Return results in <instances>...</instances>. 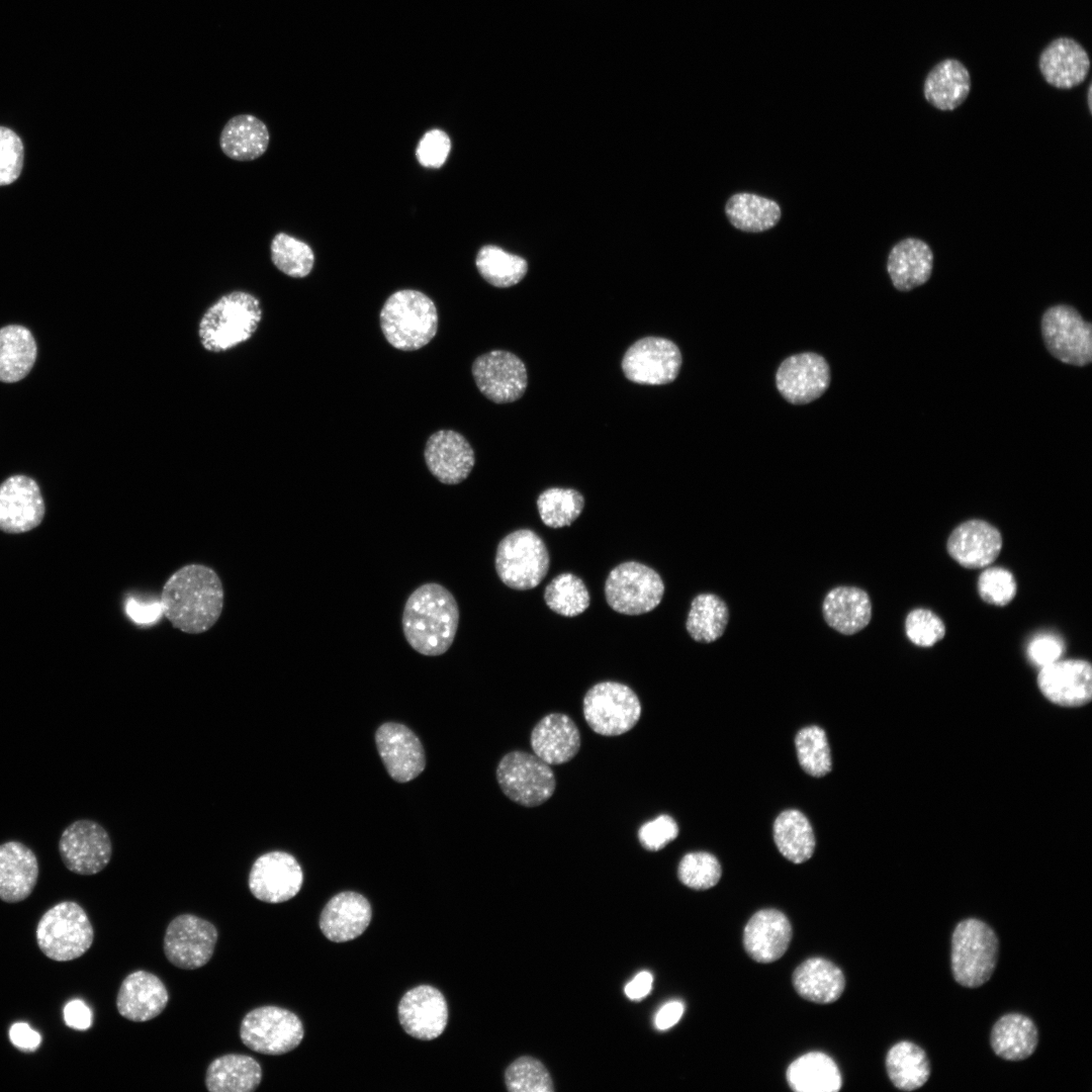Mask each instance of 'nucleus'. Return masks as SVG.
<instances>
[{"instance_id":"nucleus-1","label":"nucleus","mask_w":1092,"mask_h":1092,"mask_svg":"<svg viewBox=\"0 0 1092 1092\" xmlns=\"http://www.w3.org/2000/svg\"><path fill=\"white\" fill-rule=\"evenodd\" d=\"M223 589L217 574L203 565L176 571L162 590V612L175 628L190 634L208 630L220 616Z\"/></svg>"},{"instance_id":"nucleus-2","label":"nucleus","mask_w":1092,"mask_h":1092,"mask_svg":"<svg viewBox=\"0 0 1092 1092\" xmlns=\"http://www.w3.org/2000/svg\"><path fill=\"white\" fill-rule=\"evenodd\" d=\"M401 624L413 649L427 656L442 655L451 647L458 629V604L442 584L424 583L407 598Z\"/></svg>"},{"instance_id":"nucleus-3","label":"nucleus","mask_w":1092,"mask_h":1092,"mask_svg":"<svg viewBox=\"0 0 1092 1092\" xmlns=\"http://www.w3.org/2000/svg\"><path fill=\"white\" fill-rule=\"evenodd\" d=\"M261 320L258 297L248 291H232L206 309L199 322V340L205 350L221 353L249 340Z\"/></svg>"},{"instance_id":"nucleus-4","label":"nucleus","mask_w":1092,"mask_h":1092,"mask_svg":"<svg viewBox=\"0 0 1092 1092\" xmlns=\"http://www.w3.org/2000/svg\"><path fill=\"white\" fill-rule=\"evenodd\" d=\"M380 327L387 342L402 351L426 346L436 335L438 312L425 293L401 289L392 293L380 311Z\"/></svg>"},{"instance_id":"nucleus-5","label":"nucleus","mask_w":1092,"mask_h":1092,"mask_svg":"<svg viewBox=\"0 0 1092 1092\" xmlns=\"http://www.w3.org/2000/svg\"><path fill=\"white\" fill-rule=\"evenodd\" d=\"M999 940L991 926L977 918L960 921L951 935L950 966L953 979L967 988L984 985L998 961Z\"/></svg>"},{"instance_id":"nucleus-6","label":"nucleus","mask_w":1092,"mask_h":1092,"mask_svg":"<svg viewBox=\"0 0 1092 1092\" xmlns=\"http://www.w3.org/2000/svg\"><path fill=\"white\" fill-rule=\"evenodd\" d=\"M35 933L39 949L57 962L82 957L94 939L85 910L72 901L61 902L49 909L38 921Z\"/></svg>"},{"instance_id":"nucleus-7","label":"nucleus","mask_w":1092,"mask_h":1092,"mask_svg":"<svg viewBox=\"0 0 1092 1092\" xmlns=\"http://www.w3.org/2000/svg\"><path fill=\"white\" fill-rule=\"evenodd\" d=\"M550 564L548 549L538 534L519 529L497 545L494 565L499 579L509 587L527 590L546 576Z\"/></svg>"},{"instance_id":"nucleus-8","label":"nucleus","mask_w":1092,"mask_h":1092,"mask_svg":"<svg viewBox=\"0 0 1092 1092\" xmlns=\"http://www.w3.org/2000/svg\"><path fill=\"white\" fill-rule=\"evenodd\" d=\"M583 716L589 728L603 736H618L630 731L641 716V703L628 686L601 681L583 698Z\"/></svg>"},{"instance_id":"nucleus-9","label":"nucleus","mask_w":1092,"mask_h":1092,"mask_svg":"<svg viewBox=\"0 0 1092 1092\" xmlns=\"http://www.w3.org/2000/svg\"><path fill=\"white\" fill-rule=\"evenodd\" d=\"M495 775L504 794L525 807L542 805L552 797L556 788L550 765L536 754L526 751L507 753L499 760Z\"/></svg>"},{"instance_id":"nucleus-10","label":"nucleus","mask_w":1092,"mask_h":1092,"mask_svg":"<svg viewBox=\"0 0 1092 1092\" xmlns=\"http://www.w3.org/2000/svg\"><path fill=\"white\" fill-rule=\"evenodd\" d=\"M664 595V583L651 567L636 561L615 566L605 582L608 605L624 615H642L654 610Z\"/></svg>"},{"instance_id":"nucleus-11","label":"nucleus","mask_w":1092,"mask_h":1092,"mask_svg":"<svg viewBox=\"0 0 1092 1092\" xmlns=\"http://www.w3.org/2000/svg\"><path fill=\"white\" fill-rule=\"evenodd\" d=\"M303 1034L299 1017L277 1006H261L249 1011L240 1025L242 1042L253 1052L270 1056L296 1049Z\"/></svg>"},{"instance_id":"nucleus-12","label":"nucleus","mask_w":1092,"mask_h":1092,"mask_svg":"<svg viewBox=\"0 0 1092 1092\" xmlns=\"http://www.w3.org/2000/svg\"><path fill=\"white\" fill-rule=\"evenodd\" d=\"M1041 332L1046 348L1060 361L1085 366L1092 359V329L1072 306L1055 305L1045 310Z\"/></svg>"},{"instance_id":"nucleus-13","label":"nucleus","mask_w":1092,"mask_h":1092,"mask_svg":"<svg viewBox=\"0 0 1092 1092\" xmlns=\"http://www.w3.org/2000/svg\"><path fill=\"white\" fill-rule=\"evenodd\" d=\"M217 938V929L211 922L192 914H181L168 924L163 949L173 966L195 970L210 961Z\"/></svg>"},{"instance_id":"nucleus-14","label":"nucleus","mask_w":1092,"mask_h":1092,"mask_svg":"<svg viewBox=\"0 0 1092 1092\" xmlns=\"http://www.w3.org/2000/svg\"><path fill=\"white\" fill-rule=\"evenodd\" d=\"M59 853L69 871L84 876L95 875L111 859V839L99 823L89 819L76 820L62 832Z\"/></svg>"},{"instance_id":"nucleus-15","label":"nucleus","mask_w":1092,"mask_h":1092,"mask_svg":"<svg viewBox=\"0 0 1092 1092\" xmlns=\"http://www.w3.org/2000/svg\"><path fill=\"white\" fill-rule=\"evenodd\" d=\"M681 354L670 340L645 337L625 352L622 369L627 379L638 384L662 385L678 375Z\"/></svg>"},{"instance_id":"nucleus-16","label":"nucleus","mask_w":1092,"mask_h":1092,"mask_svg":"<svg viewBox=\"0 0 1092 1092\" xmlns=\"http://www.w3.org/2000/svg\"><path fill=\"white\" fill-rule=\"evenodd\" d=\"M471 370L479 391L495 403L521 398L528 385L524 362L509 351L493 350L478 356Z\"/></svg>"},{"instance_id":"nucleus-17","label":"nucleus","mask_w":1092,"mask_h":1092,"mask_svg":"<svg viewBox=\"0 0 1092 1092\" xmlns=\"http://www.w3.org/2000/svg\"><path fill=\"white\" fill-rule=\"evenodd\" d=\"M303 873L296 858L288 852L275 850L260 855L249 874L252 895L265 903H283L299 892Z\"/></svg>"},{"instance_id":"nucleus-18","label":"nucleus","mask_w":1092,"mask_h":1092,"mask_svg":"<svg viewBox=\"0 0 1092 1092\" xmlns=\"http://www.w3.org/2000/svg\"><path fill=\"white\" fill-rule=\"evenodd\" d=\"M1037 687L1052 704L1079 708L1092 699V666L1085 659L1057 660L1040 667Z\"/></svg>"},{"instance_id":"nucleus-19","label":"nucleus","mask_w":1092,"mask_h":1092,"mask_svg":"<svg viewBox=\"0 0 1092 1092\" xmlns=\"http://www.w3.org/2000/svg\"><path fill=\"white\" fill-rule=\"evenodd\" d=\"M378 754L386 771L397 783L416 779L426 766L424 747L405 725L386 722L375 732Z\"/></svg>"},{"instance_id":"nucleus-20","label":"nucleus","mask_w":1092,"mask_h":1092,"mask_svg":"<svg viewBox=\"0 0 1092 1092\" xmlns=\"http://www.w3.org/2000/svg\"><path fill=\"white\" fill-rule=\"evenodd\" d=\"M46 512L37 482L26 475L15 474L0 483V530L19 534L37 527Z\"/></svg>"},{"instance_id":"nucleus-21","label":"nucleus","mask_w":1092,"mask_h":1092,"mask_svg":"<svg viewBox=\"0 0 1092 1092\" xmlns=\"http://www.w3.org/2000/svg\"><path fill=\"white\" fill-rule=\"evenodd\" d=\"M830 383L826 360L815 353L793 355L782 362L776 384L783 397L793 404H805L820 397Z\"/></svg>"},{"instance_id":"nucleus-22","label":"nucleus","mask_w":1092,"mask_h":1092,"mask_svg":"<svg viewBox=\"0 0 1092 1092\" xmlns=\"http://www.w3.org/2000/svg\"><path fill=\"white\" fill-rule=\"evenodd\" d=\"M397 1011L403 1030L418 1039L432 1040L441 1035L447 1025L446 1000L432 986L421 985L408 990L400 999Z\"/></svg>"},{"instance_id":"nucleus-23","label":"nucleus","mask_w":1092,"mask_h":1092,"mask_svg":"<svg viewBox=\"0 0 1092 1092\" xmlns=\"http://www.w3.org/2000/svg\"><path fill=\"white\" fill-rule=\"evenodd\" d=\"M1002 546L1001 532L980 519L961 523L951 531L946 541L949 556L969 569L991 565L999 556Z\"/></svg>"},{"instance_id":"nucleus-24","label":"nucleus","mask_w":1092,"mask_h":1092,"mask_svg":"<svg viewBox=\"0 0 1092 1092\" xmlns=\"http://www.w3.org/2000/svg\"><path fill=\"white\" fill-rule=\"evenodd\" d=\"M424 457L429 471L445 484L465 480L475 463L469 442L453 430H440L432 434L426 443Z\"/></svg>"},{"instance_id":"nucleus-25","label":"nucleus","mask_w":1092,"mask_h":1092,"mask_svg":"<svg viewBox=\"0 0 1092 1092\" xmlns=\"http://www.w3.org/2000/svg\"><path fill=\"white\" fill-rule=\"evenodd\" d=\"M791 939V923L788 917L777 909L755 912L743 930L745 951L752 960L762 964L772 963L783 957Z\"/></svg>"},{"instance_id":"nucleus-26","label":"nucleus","mask_w":1092,"mask_h":1092,"mask_svg":"<svg viewBox=\"0 0 1092 1092\" xmlns=\"http://www.w3.org/2000/svg\"><path fill=\"white\" fill-rule=\"evenodd\" d=\"M168 1001L169 994L162 980L150 972L139 970L122 981L116 1007L122 1017L144 1022L160 1015Z\"/></svg>"},{"instance_id":"nucleus-27","label":"nucleus","mask_w":1092,"mask_h":1092,"mask_svg":"<svg viewBox=\"0 0 1092 1092\" xmlns=\"http://www.w3.org/2000/svg\"><path fill=\"white\" fill-rule=\"evenodd\" d=\"M1038 68L1048 84L1058 89H1072L1087 78L1090 59L1077 40L1058 37L1041 52Z\"/></svg>"},{"instance_id":"nucleus-28","label":"nucleus","mask_w":1092,"mask_h":1092,"mask_svg":"<svg viewBox=\"0 0 1092 1092\" xmlns=\"http://www.w3.org/2000/svg\"><path fill=\"white\" fill-rule=\"evenodd\" d=\"M369 901L359 893L344 891L329 900L320 916L323 934L334 942L360 936L371 921Z\"/></svg>"},{"instance_id":"nucleus-29","label":"nucleus","mask_w":1092,"mask_h":1092,"mask_svg":"<svg viewBox=\"0 0 1092 1092\" xmlns=\"http://www.w3.org/2000/svg\"><path fill=\"white\" fill-rule=\"evenodd\" d=\"M531 747L549 765L570 761L579 751L580 733L573 720L562 713L543 717L533 728Z\"/></svg>"},{"instance_id":"nucleus-30","label":"nucleus","mask_w":1092,"mask_h":1092,"mask_svg":"<svg viewBox=\"0 0 1092 1092\" xmlns=\"http://www.w3.org/2000/svg\"><path fill=\"white\" fill-rule=\"evenodd\" d=\"M38 861L28 846L10 840L0 844V899L7 903L25 900L38 878Z\"/></svg>"},{"instance_id":"nucleus-31","label":"nucleus","mask_w":1092,"mask_h":1092,"mask_svg":"<svg viewBox=\"0 0 1092 1092\" xmlns=\"http://www.w3.org/2000/svg\"><path fill=\"white\" fill-rule=\"evenodd\" d=\"M933 253L924 241L906 238L890 251L887 270L894 287L910 291L924 284L931 276Z\"/></svg>"},{"instance_id":"nucleus-32","label":"nucleus","mask_w":1092,"mask_h":1092,"mask_svg":"<svg viewBox=\"0 0 1092 1092\" xmlns=\"http://www.w3.org/2000/svg\"><path fill=\"white\" fill-rule=\"evenodd\" d=\"M822 613L831 628L843 635H852L869 625L872 602L868 593L859 587L836 586L825 596Z\"/></svg>"},{"instance_id":"nucleus-33","label":"nucleus","mask_w":1092,"mask_h":1092,"mask_svg":"<svg viewBox=\"0 0 1092 1092\" xmlns=\"http://www.w3.org/2000/svg\"><path fill=\"white\" fill-rule=\"evenodd\" d=\"M971 76L966 66L957 59H944L927 74L923 94L926 101L942 111H951L962 105L971 91Z\"/></svg>"},{"instance_id":"nucleus-34","label":"nucleus","mask_w":1092,"mask_h":1092,"mask_svg":"<svg viewBox=\"0 0 1092 1092\" xmlns=\"http://www.w3.org/2000/svg\"><path fill=\"white\" fill-rule=\"evenodd\" d=\"M270 133L267 125L255 115L242 113L230 118L219 134V147L230 159L253 161L267 151Z\"/></svg>"},{"instance_id":"nucleus-35","label":"nucleus","mask_w":1092,"mask_h":1092,"mask_svg":"<svg viewBox=\"0 0 1092 1092\" xmlns=\"http://www.w3.org/2000/svg\"><path fill=\"white\" fill-rule=\"evenodd\" d=\"M792 982L802 998L819 1004L836 1001L845 987L842 971L823 958H811L799 965Z\"/></svg>"},{"instance_id":"nucleus-36","label":"nucleus","mask_w":1092,"mask_h":1092,"mask_svg":"<svg viewBox=\"0 0 1092 1092\" xmlns=\"http://www.w3.org/2000/svg\"><path fill=\"white\" fill-rule=\"evenodd\" d=\"M262 1080L260 1064L252 1057L228 1054L214 1059L205 1074L210 1092H252Z\"/></svg>"},{"instance_id":"nucleus-37","label":"nucleus","mask_w":1092,"mask_h":1092,"mask_svg":"<svg viewBox=\"0 0 1092 1092\" xmlns=\"http://www.w3.org/2000/svg\"><path fill=\"white\" fill-rule=\"evenodd\" d=\"M1038 1043L1035 1023L1020 1013H1007L993 1025L990 1044L994 1053L1006 1061H1022L1030 1057Z\"/></svg>"},{"instance_id":"nucleus-38","label":"nucleus","mask_w":1092,"mask_h":1092,"mask_svg":"<svg viewBox=\"0 0 1092 1092\" xmlns=\"http://www.w3.org/2000/svg\"><path fill=\"white\" fill-rule=\"evenodd\" d=\"M37 357L32 333L21 325L0 328V381L14 383L28 375Z\"/></svg>"},{"instance_id":"nucleus-39","label":"nucleus","mask_w":1092,"mask_h":1092,"mask_svg":"<svg viewBox=\"0 0 1092 1092\" xmlns=\"http://www.w3.org/2000/svg\"><path fill=\"white\" fill-rule=\"evenodd\" d=\"M787 1081L797 1092H837L842 1085L835 1062L819 1052L805 1054L787 1070Z\"/></svg>"},{"instance_id":"nucleus-40","label":"nucleus","mask_w":1092,"mask_h":1092,"mask_svg":"<svg viewBox=\"0 0 1092 1092\" xmlns=\"http://www.w3.org/2000/svg\"><path fill=\"white\" fill-rule=\"evenodd\" d=\"M886 1070L893 1085L902 1091H914L929 1079L931 1068L925 1051L918 1044L902 1040L887 1053Z\"/></svg>"},{"instance_id":"nucleus-41","label":"nucleus","mask_w":1092,"mask_h":1092,"mask_svg":"<svg viewBox=\"0 0 1092 1092\" xmlns=\"http://www.w3.org/2000/svg\"><path fill=\"white\" fill-rule=\"evenodd\" d=\"M774 839L779 851L790 861L808 860L815 849V837L810 822L798 810L782 812L774 824Z\"/></svg>"},{"instance_id":"nucleus-42","label":"nucleus","mask_w":1092,"mask_h":1092,"mask_svg":"<svg viewBox=\"0 0 1092 1092\" xmlns=\"http://www.w3.org/2000/svg\"><path fill=\"white\" fill-rule=\"evenodd\" d=\"M725 212L733 226L749 233L769 230L781 218V208L776 201L752 193L732 195Z\"/></svg>"},{"instance_id":"nucleus-43","label":"nucleus","mask_w":1092,"mask_h":1092,"mask_svg":"<svg viewBox=\"0 0 1092 1092\" xmlns=\"http://www.w3.org/2000/svg\"><path fill=\"white\" fill-rule=\"evenodd\" d=\"M728 621L726 603L714 594L705 593L693 599L686 627L695 641L711 643L723 635Z\"/></svg>"},{"instance_id":"nucleus-44","label":"nucleus","mask_w":1092,"mask_h":1092,"mask_svg":"<svg viewBox=\"0 0 1092 1092\" xmlns=\"http://www.w3.org/2000/svg\"><path fill=\"white\" fill-rule=\"evenodd\" d=\"M476 267L480 275L489 284L506 288L519 283L527 273V262L517 255L487 245L476 256Z\"/></svg>"},{"instance_id":"nucleus-45","label":"nucleus","mask_w":1092,"mask_h":1092,"mask_svg":"<svg viewBox=\"0 0 1092 1092\" xmlns=\"http://www.w3.org/2000/svg\"><path fill=\"white\" fill-rule=\"evenodd\" d=\"M544 601L548 608L558 615L575 617L588 608L590 597L581 578L564 572L555 576L547 584Z\"/></svg>"},{"instance_id":"nucleus-46","label":"nucleus","mask_w":1092,"mask_h":1092,"mask_svg":"<svg viewBox=\"0 0 1092 1092\" xmlns=\"http://www.w3.org/2000/svg\"><path fill=\"white\" fill-rule=\"evenodd\" d=\"M583 507V495L573 488L550 487L537 498L540 518L550 528L571 525L582 513Z\"/></svg>"},{"instance_id":"nucleus-47","label":"nucleus","mask_w":1092,"mask_h":1092,"mask_svg":"<svg viewBox=\"0 0 1092 1092\" xmlns=\"http://www.w3.org/2000/svg\"><path fill=\"white\" fill-rule=\"evenodd\" d=\"M273 265L293 278L307 276L314 264V254L309 245L286 233H277L270 244Z\"/></svg>"},{"instance_id":"nucleus-48","label":"nucleus","mask_w":1092,"mask_h":1092,"mask_svg":"<svg viewBox=\"0 0 1092 1092\" xmlns=\"http://www.w3.org/2000/svg\"><path fill=\"white\" fill-rule=\"evenodd\" d=\"M799 763L812 777H824L832 768L830 748L824 730L818 726L801 729L795 738Z\"/></svg>"},{"instance_id":"nucleus-49","label":"nucleus","mask_w":1092,"mask_h":1092,"mask_svg":"<svg viewBox=\"0 0 1092 1092\" xmlns=\"http://www.w3.org/2000/svg\"><path fill=\"white\" fill-rule=\"evenodd\" d=\"M506 1085L511 1092H551L553 1084L550 1075L541 1062L531 1057H522L507 1069Z\"/></svg>"},{"instance_id":"nucleus-50","label":"nucleus","mask_w":1092,"mask_h":1092,"mask_svg":"<svg viewBox=\"0 0 1092 1092\" xmlns=\"http://www.w3.org/2000/svg\"><path fill=\"white\" fill-rule=\"evenodd\" d=\"M721 873L718 859L705 851L686 854L677 869L679 881L695 890H707L714 887L719 882Z\"/></svg>"},{"instance_id":"nucleus-51","label":"nucleus","mask_w":1092,"mask_h":1092,"mask_svg":"<svg viewBox=\"0 0 1092 1092\" xmlns=\"http://www.w3.org/2000/svg\"><path fill=\"white\" fill-rule=\"evenodd\" d=\"M978 594L987 604L1007 606L1017 593L1016 579L1011 571L1000 566L987 567L978 578Z\"/></svg>"},{"instance_id":"nucleus-52","label":"nucleus","mask_w":1092,"mask_h":1092,"mask_svg":"<svg viewBox=\"0 0 1092 1092\" xmlns=\"http://www.w3.org/2000/svg\"><path fill=\"white\" fill-rule=\"evenodd\" d=\"M945 632L943 621L931 610L916 608L906 616L905 633L917 646L931 647L943 639Z\"/></svg>"},{"instance_id":"nucleus-53","label":"nucleus","mask_w":1092,"mask_h":1092,"mask_svg":"<svg viewBox=\"0 0 1092 1092\" xmlns=\"http://www.w3.org/2000/svg\"><path fill=\"white\" fill-rule=\"evenodd\" d=\"M23 160L21 139L12 129L0 126V186L16 181L22 171Z\"/></svg>"},{"instance_id":"nucleus-54","label":"nucleus","mask_w":1092,"mask_h":1092,"mask_svg":"<svg viewBox=\"0 0 1092 1092\" xmlns=\"http://www.w3.org/2000/svg\"><path fill=\"white\" fill-rule=\"evenodd\" d=\"M451 150V141L448 134L441 129L428 130L420 140L416 157L418 162L426 168H440L446 162Z\"/></svg>"},{"instance_id":"nucleus-55","label":"nucleus","mask_w":1092,"mask_h":1092,"mask_svg":"<svg viewBox=\"0 0 1092 1092\" xmlns=\"http://www.w3.org/2000/svg\"><path fill=\"white\" fill-rule=\"evenodd\" d=\"M677 835V823L671 816L665 814L644 823L638 830L640 844L650 851L662 849Z\"/></svg>"},{"instance_id":"nucleus-56","label":"nucleus","mask_w":1092,"mask_h":1092,"mask_svg":"<svg viewBox=\"0 0 1092 1092\" xmlns=\"http://www.w3.org/2000/svg\"><path fill=\"white\" fill-rule=\"evenodd\" d=\"M1064 649L1061 638L1053 634H1041L1029 642L1027 655L1032 663L1042 667L1059 660Z\"/></svg>"},{"instance_id":"nucleus-57","label":"nucleus","mask_w":1092,"mask_h":1092,"mask_svg":"<svg viewBox=\"0 0 1092 1092\" xmlns=\"http://www.w3.org/2000/svg\"><path fill=\"white\" fill-rule=\"evenodd\" d=\"M65 1023L77 1030H86L92 1024V1012L81 1000H73L64 1008Z\"/></svg>"},{"instance_id":"nucleus-58","label":"nucleus","mask_w":1092,"mask_h":1092,"mask_svg":"<svg viewBox=\"0 0 1092 1092\" xmlns=\"http://www.w3.org/2000/svg\"><path fill=\"white\" fill-rule=\"evenodd\" d=\"M9 1038L15 1048L27 1052L38 1049L41 1041L40 1034L24 1022L15 1023L10 1027Z\"/></svg>"},{"instance_id":"nucleus-59","label":"nucleus","mask_w":1092,"mask_h":1092,"mask_svg":"<svg viewBox=\"0 0 1092 1092\" xmlns=\"http://www.w3.org/2000/svg\"><path fill=\"white\" fill-rule=\"evenodd\" d=\"M127 615L138 624H150L157 621L162 612L161 603H140L128 599L125 605Z\"/></svg>"},{"instance_id":"nucleus-60","label":"nucleus","mask_w":1092,"mask_h":1092,"mask_svg":"<svg viewBox=\"0 0 1092 1092\" xmlns=\"http://www.w3.org/2000/svg\"><path fill=\"white\" fill-rule=\"evenodd\" d=\"M685 1010L680 1001L673 1000L665 1003L655 1015L654 1024L657 1029L665 1030L675 1025Z\"/></svg>"},{"instance_id":"nucleus-61","label":"nucleus","mask_w":1092,"mask_h":1092,"mask_svg":"<svg viewBox=\"0 0 1092 1092\" xmlns=\"http://www.w3.org/2000/svg\"><path fill=\"white\" fill-rule=\"evenodd\" d=\"M653 977L649 972H640L625 986V994L632 1000L642 999L650 992Z\"/></svg>"},{"instance_id":"nucleus-62","label":"nucleus","mask_w":1092,"mask_h":1092,"mask_svg":"<svg viewBox=\"0 0 1092 1092\" xmlns=\"http://www.w3.org/2000/svg\"><path fill=\"white\" fill-rule=\"evenodd\" d=\"M1091 91H1092V89H1091V84H1090L1089 88H1088V107H1089L1090 111H1091Z\"/></svg>"}]
</instances>
